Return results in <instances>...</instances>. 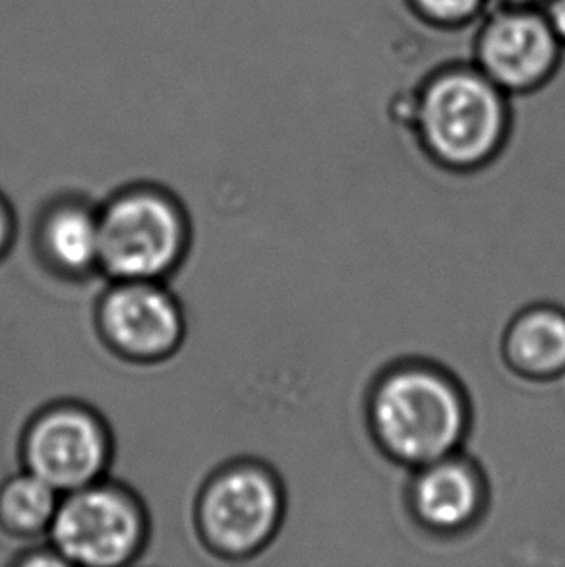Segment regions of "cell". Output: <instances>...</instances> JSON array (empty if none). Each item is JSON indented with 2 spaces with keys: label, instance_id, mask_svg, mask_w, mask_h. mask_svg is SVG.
Returning <instances> with one entry per match:
<instances>
[{
  "label": "cell",
  "instance_id": "1",
  "mask_svg": "<svg viewBox=\"0 0 565 567\" xmlns=\"http://www.w3.org/2000/svg\"><path fill=\"white\" fill-rule=\"evenodd\" d=\"M471 419V401L458 377L424 359L393 362L368 390V432L378 450L403 467L459 452Z\"/></svg>",
  "mask_w": 565,
  "mask_h": 567
},
{
  "label": "cell",
  "instance_id": "2",
  "mask_svg": "<svg viewBox=\"0 0 565 567\" xmlns=\"http://www.w3.org/2000/svg\"><path fill=\"white\" fill-rule=\"evenodd\" d=\"M411 124L428 157L443 169L469 173L502 152L510 113L504 92L473 66L438 72L413 101Z\"/></svg>",
  "mask_w": 565,
  "mask_h": 567
},
{
  "label": "cell",
  "instance_id": "3",
  "mask_svg": "<svg viewBox=\"0 0 565 567\" xmlns=\"http://www.w3.org/2000/svg\"><path fill=\"white\" fill-rule=\"evenodd\" d=\"M183 215L155 192H131L100 215V266L121 281H153L184 248Z\"/></svg>",
  "mask_w": 565,
  "mask_h": 567
},
{
  "label": "cell",
  "instance_id": "4",
  "mask_svg": "<svg viewBox=\"0 0 565 567\" xmlns=\"http://www.w3.org/2000/svg\"><path fill=\"white\" fill-rule=\"evenodd\" d=\"M49 529L62 560L111 567L131 560L138 550L144 523L126 494L93 483L69 492Z\"/></svg>",
  "mask_w": 565,
  "mask_h": 567
},
{
  "label": "cell",
  "instance_id": "5",
  "mask_svg": "<svg viewBox=\"0 0 565 567\" xmlns=\"http://www.w3.org/2000/svg\"><path fill=\"white\" fill-rule=\"evenodd\" d=\"M562 41L544 12L505 4L482 23L474 66L504 93H527L558 69Z\"/></svg>",
  "mask_w": 565,
  "mask_h": 567
},
{
  "label": "cell",
  "instance_id": "6",
  "mask_svg": "<svg viewBox=\"0 0 565 567\" xmlns=\"http://www.w3.org/2000/svg\"><path fill=\"white\" fill-rule=\"evenodd\" d=\"M199 515L217 550L237 556L256 553L281 523V486L266 468H230L207 488Z\"/></svg>",
  "mask_w": 565,
  "mask_h": 567
},
{
  "label": "cell",
  "instance_id": "7",
  "mask_svg": "<svg viewBox=\"0 0 565 567\" xmlns=\"http://www.w3.org/2000/svg\"><path fill=\"white\" fill-rule=\"evenodd\" d=\"M405 498L409 514L421 529L432 537H461L473 530L489 509V478L473 457L459 450L414 467Z\"/></svg>",
  "mask_w": 565,
  "mask_h": 567
},
{
  "label": "cell",
  "instance_id": "8",
  "mask_svg": "<svg viewBox=\"0 0 565 567\" xmlns=\"http://www.w3.org/2000/svg\"><path fill=\"white\" fill-rule=\"evenodd\" d=\"M107 455V436L97 419L72 406L43 414L25 440L28 471L59 492L95 483Z\"/></svg>",
  "mask_w": 565,
  "mask_h": 567
},
{
  "label": "cell",
  "instance_id": "9",
  "mask_svg": "<svg viewBox=\"0 0 565 567\" xmlns=\"http://www.w3.org/2000/svg\"><path fill=\"white\" fill-rule=\"evenodd\" d=\"M101 326L109 341L136 359L171 353L183 336L175 300L152 281H123L101 307Z\"/></svg>",
  "mask_w": 565,
  "mask_h": 567
},
{
  "label": "cell",
  "instance_id": "10",
  "mask_svg": "<svg viewBox=\"0 0 565 567\" xmlns=\"http://www.w3.org/2000/svg\"><path fill=\"white\" fill-rule=\"evenodd\" d=\"M502 354L510 370L533 382L565 374V310L556 305H533L513 316Z\"/></svg>",
  "mask_w": 565,
  "mask_h": 567
},
{
  "label": "cell",
  "instance_id": "11",
  "mask_svg": "<svg viewBox=\"0 0 565 567\" xmlns=\"http://www.w3.org/2000/svg\"><path fill=\"white\" fill-rule=\"evenodd\" d=\"M41 240L49 258L69 274H84L100 266V217L88 207H56L47 215Z\"/></svg>",
  "mask_w": 565,
  "mask_h": 567
},
{
  "label": "cell",
  "instance_id": "12",
  "mask_svg": "<svg viewBox=\"0 0 565 567\" xmlns=\"http://www.w3.org/2000/svg\"><path fill=\"white\" fill-rule=\"evenodd\" d=\"M59 504V491L31 471L12 478L0 492V515L20 533L49 529Z\"/></svg>",
  "mask_w": 565,
  "mask_h": 567
},
{
  "label": "cell",
  "instance_id": "13",
  "mask_svg": "<svg viewBox=\"0 0 565 567\" xmlns=\"http://www.w3.org/2000/svg\"><path fill=\"white\" fill-rule=\"evenodd\" d=\"M486 0H409L414 12L435 25H461L481 12Z\"/></svg>",
  "mask_w": 565,
  "mask_h": 567
},
{
  "label": "cell",
  "instance_id": "14",
  "mask_svg": "<svg viewBox=\"0 0 565 567\" xmlns=\"http://www.w3.org/2000/svg\"><path fill=\"white\" fill-rule=\"evenodd\" d=\"M544 14L565 47V0H548Z\"/></svg>",
  "mask_w": 565,
  "mask_h": 567
},
{
  "label": "cell",
  "instance_id": "15",
  "mask_svg": "<svg viewBox=\"0 0 565 567\" xmlns=\"http://www.w3.org/2000/svg\"><path fill=\"white\" fill-rule=\"evenodd\" d=\"M8 235H10V225H8L7 212L0 206V252L7 246Z\"/></svg>",
  "mask_w": 565,
  "mask_h": 567
},
{
  "label": "cell",
  "instance_id": "16",
  "mask_svg": "<svg viewBox=\"0 0 565 567\" xmlns=\"http://www.w3.org/2000/svg\"><path fill=\"white\" fill-rule=\"evenodd\" d=\"M502 2L510 4V7H533L538 0H502Z\"/></svg>",
  "mask_w": 565,
  "mask_h": 567
}]
</instances>
